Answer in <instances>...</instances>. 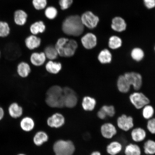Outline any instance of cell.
<instances>
[{"instance_id":"cell-1","label":"cell","mask_w":155,"mask_h":155,"mask_svg":"<svg viewBox=\"0 0 155 155\" xmlns=\"http://www.w3.org/2000/svg\"><path fill=\"white\" fill-rule=\"evenodd\" d=\"M84 26L79 15H71L67 17L62 25V30L67 35L79 36L84 32Z\"/></svg>"},{"instance_id":"cell-2","label":"cell","mask_w":155,"mask_h":155,"mask_svg":"<svg viewBox=\"0 0 155 155\" xmlns=\"http://www.w3.org/2000/svg\"><path fill=\"white\" fill-rule=\"evenodd\" d=\"M78 46L75 40L61 38L57 40L55 47L58 55L62 57H71L74 55Z\"/></svg>"},{"instance_id":"cell-3","label":"cell","mask_w":155,"mask_h":155,"mask_svg":"<svg viewBox=\"0 0 155 155\" xmlns=\"http://www.w3.org/2000/svg\"><path fill=\"white\" fill-rule=\"evenodd\" d=\"M53 150L55 155H73L75 148L72 141L60 140L54 143Z\"/></svg>"},{"instance_id":"cell-4","label":"cell","mask_w":155,"mask_h":155,"mask_svg":"<svg viewBox=\"0 0 155 155\" xmlns=\"http://www.w3.org/2000/svg\"><path fill=\"white\" fill-rule=\"evenodd\" d=\"M116 125L120 130L128 132L135 127L134 119L132 116L123 114L117 118Z\"/></svg>"},{"instance_id":"cell-5","label":"cell","mask_w":155,"mask_h":155,"mask_svg":"<svg viewBox=\"0 0 155 155\" xmlns=\"http://www.w3.org/2000/svg\"><path fill=\"white\" fill-rule=\"evenodd\" d=\"M130 101L137 110H141L147 104H150V100L148 97L142 92H135L130 94Z\"/></svg>"},{"instance_id":"cell-6","label":"cell","mask_w":155,"mask_h":155,"mask_svg":"<svg viewBox=\"0 0 155 155\" xmlns=\"http://www.w3.org/2000/svg\"><path fill=\"white\" fill-rule=\"evenodd\" d=\"M118 129L116 125L110 122L102 124L100 127V133L103 138L111 140L117 135Z\"/></svg>"},{"instance_id":"cell-7","label":"cell","mask_w":155,"mask_h":155,"mask_svg":"<svg viewBox=\"0 0 155 155\" xmlns=\"http://www.w3.org/2000/svg\"><path fill=\"white\" fill-rule=\"evenodd\" d=\"M81 18L83 25L90 29L95 28L100 21L98 17L90 11L85 12Z\"/></svg>"},{"instance_id":"cell-8","label":"cell","mask_w":155,"mask_h":155,"mask_svg":"<svg viewBox=\"0 0 155 155\" xmlns=\"http://www.w3.org/2000/svg\"><path fill=\"white\" fill-rule=\"evenodd\" d=\"M128 81L131 86L137 91L141 88L143 85V77L140 74L135 71L125 73L124 74Z\"/></svg>"},{"instance_id":"cell-9","label":"cell","mask_w":155,"mask_h":155,"mask_svg":"<svg viewBox=\"0 0 155 155\" xmlns=\"http://www.w3.org/2000/svg\"><path fill=\"white\" fill-rule=\"evenodd\" d=\"M64 104V106L69 108L74 107L77 105L78 97L72 89L66 87L63 89Z\"/></svg>"},{"instance_id":"cell-10","label":"cell","mask_w":155,"mask_h":155,"mask_svg":"<svg viewBox=\"0 0 155 155\" xmlns=\"http://www.w3.org/2000/svg\"><path fill=\"white\" fill-rule=\"evenodd\" d=\"M130 137L133 142L139 144L146 140L147 131L142 127H134L130 131Z\"/></svg>"},{"instance_id":"cell-11","label":"cell","mask_w":155,"mask_h":155,"mask_svg":"<svg viewBox=\"0 0 155 155\" xmlns=\"http://www.w3.org/2000/svg\"><path fill=\"white\" fill-rule=\"evenodd\" d=\"M124 146L120 141L112 140L106 145V151L108 155H118L123 152Z\"/></svg>"},{"instance_id":"cell-12","label":"cell","mask_w":155,"mask_h":155,"mask_svg":"<svg viewBox=\"0 0 155 155\" xmlns=\"http://www.w3.org/2000/svg\"><path fill=\"white\" fill-rule=\"evenodd\" d=\"M81 41L83 47L90 50L96 47L97 43V39L95 35L92 33H88L82 37Z\"/></svg>"},{"instance_id":"cell-13","label":"cell","mask_w":155,"mask_h":155,"mask_svg":"<svg viewBox=\"0 0 155 155\" xmlns=\"http://www.w3.org/2000/svg\"><path fill=\"white\" fill-rule=\"evenodd\" d=\"M31 70L30 64L27 62L21 61L17 63L16 73L17 76L21 78H26L30 75Z\"/></svg>"},{"instance_id":"cell-14","label":"cell","mask_w":155,"mask_h":155,"mask_svg":"<svg viewBox=\"0 0 155 155\" xmlns=\"http://www.w3.org/2000/svg\"><path fill=\"white\" fill-rule=\"evenodd\" d=\"M8 111L9 115L13 119H17L22 116L24 110L22 106L16 101L12 102L9 104Z\"/></svg>"},{"instance_id":"cell-15","label":"cell","mask_w":155,"mask_h":155,"mask_svg":"<svg viewBox=\"0 0 155 155\" xmlns=\"http://www.w3.org/2000/svg\"><path fill=\"white\" fill-rule=\"evenodd\" d=\"M65 121V118L62 114L55 113L48 118L47 124L50 127L58 128L63 126Z\"/></svg>"},{"instance_id":"cell-16","label":"cell","mask_w":155,"mask_h":155,"mask_svg":"<svg viewBox=\"0 0 155 155\" xmlns=\"http://www.w3.org/2000/svg\"><path fill=\"white\" fill-rule=\"evenodd\" d=\"M41 39L35 35H31L27 36L24 40L25 47L30 50H34L39 47Z\"/></svg>"},{"instance_id":"cell-17","label":"cell","mask_w":155,"mask_h":155,"mask_svg":"<svg viewBox=\"0 0 155 155\" xmlns=\"http://www.w3.org/2000/svg\"><path fill=\"white\" fill-rule=\"evenodd\" d=\"M123 152L124 155H142L143 150L139 144L132 142L124 147Z\"/></svg>"},{"instance_id":"cell-18","label":"cell","mask_w":155,"mask_h":155,"mask_svg":"<svg viewBox=\"0 0 155 155\" xmlns=\"http://www.w3.org/2000/svg\"><path fill=\"white\" fill-rule=\"evenodd\" d=\"M28 18V15L26 11L21 9H17L14 13V21L15 25L22 26L26 24Z\"/></svg>"},{"instance_id":"cell-19","label":"cell","mask_w":155,"mask_h":155,"mask_svg":"<svg viewBox=\"0 0 155 155\" xmlns=\"http://www.w3.org/2000/svg\"><path fill=\"white\" fill-rule=\"evenodd\" d=\"M111 28L116 32H121L127 29V24L125 19L122 17H115L112 19Z\"/></svg>"},{"instance_id":"cell-20","label":"cell","mask_w":155,"mask_h":155,"mask_svg":"<svg viewBox=\"0 0 155 155\" xmlns=\"http://www.w3.org/2000/svg\"><path fill=\"white\" fill-rule=\"evenodd\" d=\"M116 84L118 91L123 94H127L130 90V85L124 74L118 77Z\"/></svg>"},{"instance_id":"cell-21","label":"cell","mask_w":155,"mask_h":155,"mask_svg":"<svg viewBox=\"0 0 155 155\" xmlns=\"http://www.w3.org/2000/svg\"><path fill=\"white\" fill-rule=\"evenodd\" d=\"M45 101L50 107L60 108L64 106L63 94L61 96H46Z\"/></svg>"},{"instance_id":"cell-22","label":"cell","mask_w":155,"mask_h":155,"mask_svg":"<svg viewBox=\"0 0 155 155\" xmlns=\"http://www.w3.org/2000/svg\"><path fill=\"white\" fill-rule=\"evenodd\" d=\"M112 54L109 49L104 48L101 51L98 55V60L102 64H107L111 63L112 61Z\"/></svg>"},{"instance_id":"cell-23","label":"cell","mask_w":155,"mask_h":155,"mask_svg":"<svg viewBox=\"0 0 155 155\" xmlns=\"http://www.w3.org/2000/svg\"><path fill=\"white\" fill-rule=\"evenodd\" d=\"M31 63L35 66H40L45 62L46 57L43 52L34 53L31 54L30 57Z\"/></svg>"},{"instance_id":"cell-24","label":"cell","mask_w":155,"mask_h":155,"mask_svg":"<svg viewBox=\"0 0 155 155\" xmlns=\"http://www.w3.org/2000/svg\"><path fill=\"white\" fill-rule=\"evenodd\" d=\"M143 152L145 155H155V140L152 139H146L143 142Z\"/></svg>"},{"instance_id":"cell-25","label":"cell","mask_w":155,"mask_h":155,"mask_svg":"<svg viewBox=\"0 0 155 155\" xmlns=\"http://www.w3.org/2000/svg\"><path fill=\"white\" fill-rule=\"evenodd\" d=\"M96 101L94 98L90 96H86L83 98L82 102L83 109L87 111H93L95 108Z\"/></svg>"},{"instance_id":"cell-26","label":"cell","mask_w":155,"mask_h":155,"mask_svg":"<svg viewBox=\"0 0 155 155\" xmlns=\"http://www.w3.org/2000/svg\"><path fill=\"white\" fill-rule=\"evenodd\" d=\"M46 30V26L42 21H37L31 24L29 27V31L32 35H36L42 33Z\"/></svg>"},{"instance_id":"cell-27","label":"cell","mask_w":155,"mask_h":155,"mask_svg":"<svg viewBox=\"0 0 155 155\" xmlns=\"http://www.w3.org/2000/svg\"><path fill=\"white\" fill-rule=\"evenodd\" d=\"M20 124L21 129L26 132L32 130L34 129L35 125L33 119L28 116L23 118L21 120Z\"/></svg>"},{"instance_id":"cell-28","label":"cell","mask_w":155,"mask_h":155,"mask_svg":"<svg viewBox=\"0 0 155 155\" xmlns=\"http://www.w3.org/2000/svg\"><path fill=\"white\" fill-rule=\"evenodd\" d=\"M145 54L144 50L139 47L133 48L130 52V57L134 61L139 62L143 61L145 57Z\"/></svg>"},{"instance_id":"cell-29","label":"cell","mask_w":155,"mask_h":155,"mask_svg":"<svg viewBox=\"0 0 155 155\" xmlns=\"http://www.w3.org/2000/svg\"><path fill=\"white\" fill-rule=\"evenodd\" d=\"M108 47L110 49L115 50L120 48L123 45V41L120 37L113 35L110 37L108 41Z\"/></svg>"},{"instance_id":"cell-30","label":"cell","mask_w":155,"mask_h":155,"mask_svg":"<svg viewBox=\"0 0 155 155\" xmlns=\"http://www.w3.org/2000/svg\"><path fill=\"white\" fill-rule=\"evenodd\" d=\"M45 67L48 72L53 74H57L61 71L62 65L61 63L50 61L46 64Z\"/></svg>"},{"instance_id":"cell-31","label":"cell","mask_w":155,"mask_h":155,"mask_svg":"<svg viewBox=\"0 0 155 155\" xmlns=\"http://www.w3.org/2000/svg\"><path fill=\"white\" fill-rule=\"evenodd\" d=\"M48 137L45 132L43 131H38L35 135L33 139L34 144L40 146L48 140Z\"/></svg>"},{"instance_id":"cell-32","label":"cell","mask_w":155,"mask_h":155,"mask_svg":"<svg viewBox=\"0 0 155 155\" xmlns=\"http://www.w3.org/2000/svg\"><path fill=\"white\" fill-rule=\"evenodd\" d=\"M141 110H142L141 114L142 117L145 120L147 121L154 117L155 114L154 108L150 104L145 105Z\"/></svg>"},{"instance_id":"cell-33","label":"cell","mask_w":155,"mask_h":155,"mask_svg":"<svg viewBox=\"0 0 155 155\" xmlns=\"http://www.w3.org/2000/svg\"><path fill=\"white\" fill-rule=\"evenodd\" d=\"M44 53L46 58L51 60L57 59L58 54L55 46L50 45L46 46L45 48Z\"/></svg>"},{"instance_id":"cell-34","label":"cell","mask_w":155,"mask_h":155,"mask_svg":"<svg viewBox=\"0 0 155 155\" xmlns=\"http://www.w3.org/2000/svg\"><path fill=\"white\" fill-rule=\"evenodd\" d=\"M10 27L8 23L0 21V38L7 37L10 33Z\"/></svg>"},{"instance_id":"cell-35","label":"cell","mask_w":155,"mask_h":155,"mask_svg":"<svg viewBox=\"0 0 155 155\" xmlns=\"http://www.w3.org/2000/svg\"><path fill=\"white\" fill-rule=\"evenodd\" d=\"M63 95V89L58 86H52L46 93V96H61Z\"/></svg>"},{"instance_id":"cell-36","label":"cell","mask_w":155,"mask_h":155,"mask_svg":"<svg viewBox=\"0 0 155 155\" xmlns=\"http://www.w3.org/2000/svg\"><path fill=\"white\" fill-rule=\"evenodd\" d=\"M58 12L57 9L53 6L47 8L45 11V14L48 18L49 19H55L58 15Z\"/></svg>"},{"instance_id":"cell-37","label":"cell","mask_w":155,"mask_h":155,"mask_svg":"<svg viewBox=\"0 0 155 155\" xmlns=\"http://www.w3.org/2000/svg\"><path fill=\"white\" fill-rule=\"evenodd\" d=\"M101 109L105 112L107 117H113L115 115V108L113 105H104L101 108Z\"/></svg>"},{"instance_id":"cell-38","label":"cell","mask_w":155,"mask_h":155,"mask_svg":"<svg viewBox=\"0 0 155 155\" xmlns=\"http://www.w3.org/2000/svg\"><path fill=\"white\" fill-rule=\"evenodd\" d=\"M47 4V0H32L33 6L37 10L44 9Z\"/></svg>"},{"instance_id":"cell-39","label":"cell","mask_w":155,"mask_h":155,"mask_svg":"<svg viewBox=\"0 0 155 155\" xmlns=\"http://www.w3.org/2000/svg\"><path fill=\"white\" fill-rule=\"evenodd\" d=\"M146 130L152 135H155V117L147 120L146 124Z\"/></svg>"},{"instance_id":"cell-40","label":"cell","mask_w":155,"mask_h":155,"mask_svg":"<svg viewBox=\"0 0 155 155\" xmlns=\"http://www.w3.org/2000/svg\"><path fill=\"white\" fill-rule=\"evenodd\" d=\"M73 0H59V4L63 10L68 9L72 5Z\"/></svg>"},{"instance_id":"cell-41","label":"cell","mask_w":155,"mask_h":155,"mask_svg":"<svg viewBox=\"0 0 155 155\" xmlns=\"http://www.w3.org/2000/svg\"><path fill=\"white\" fill-rule=\"evenodd\" d=\"M143 2L147 9H150L155 7V0H143Z\"/></svg>"},{"instance_id":"cell-42","label":"cell","mask_w":155,"mask_h":155,"mask_svg":"<svg viewBox=\"0 0 155 155\" xmlns=\"http://www.w3.org/2000/svg\"><path fill=\"white\" fill-rule=\"evenodd\" d=\"M97 116L99 119L101 120H105L107 117L105 112L101 108L97 113Z\"/></svg>"},{"instance_id":"cell-43","label":"cell","mask_w":155,"mask_h":155,"mask_svg":"<svg viewBox=\"0 0 155 155\" xmlns=\"http://www.w3.org/2000/svg\"><path fill=\"white\" fill-rule=\"evenodd\" d=\"M5 115V110L3 107H0V121L3 119Z\"/></svg>"},{"instance_id":"cell-44","label":"cell","mask_w":155,"mask_h":155,"mask_svg":"<svg viewBox=\"0 0 155 155\" xmlns=\"http://www.w3.org/2000/svg\"><path fill=\"white\" fill-rule=\"evenodd\" d=\"M90 155H102V154L99 151H95L92 152Z\"/></svg>"},{"instance_id":"cell-45","label":"cell","mask_w":155,"mask_h":155,"mask_svg":"<svg viewBox=\"0 0 155 155\" xmlns=\"http://www.w3.org/2000/svg\"><path fill=\"white\" fill-rule=\"evenodd\" d=\"M2 56V53L1 49H0V59H1Z\"/></svg>"},{"instance_id":"cell-46","label":"cell","mask_w":155,"mask_h":155,"mask_svg":"<svg viewBox=\"0 0 155 155\" xmlns=\"http://www.w3.org/2000/svg\"><path fill=\"white\" fill-rule=\"evenodd\" d=\"M17 155H26L24 154H18Z\"/></svg>"},{"instance_id":"cell-47","label":"cell","mask_w":155,"mask_h":155,"mask_svg":"<svg viewBox=\"0 0 155 155\" xmlns=\"http://www.w3.org/2000/svg\"><path fill=\"white\" fill-rule=\"evenodd\" d=\"M154 51L155 52V45L154 47Z\"/></svg>"},{"instance_id":"cell-48","label":"cell","mask_w":155,"mask_h":155,"mask_svg":"<svg viewBox=\"0 0 155 155\" xmlns=\"http://www.w3.org/2000/svg\"><path fill=\"white\" fill-rule=\"evenodd\" d=\"M1 105H0V107H1Z\"/></svg>"}]
</instances>
